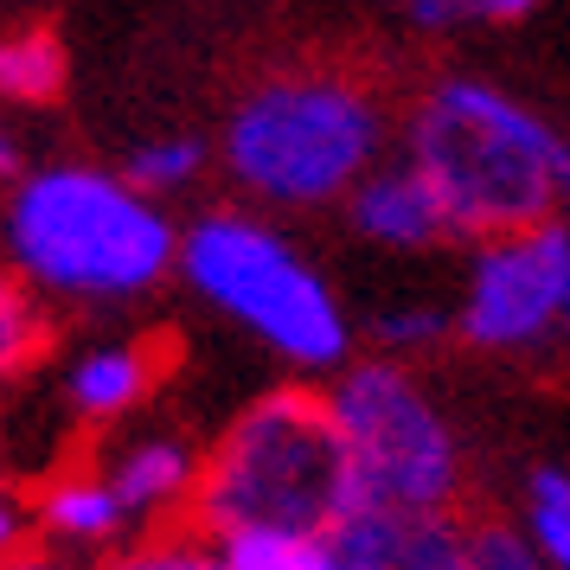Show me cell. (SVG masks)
Segmentation results:
<instances>
[{
    "mask_svg": "<svg viewBox=\"0 0 570 570\" xmlns=\"http://www.w3.org/2000/svg\"><path fill=\"white\" fill-rule=\"evenodd\" d=\"M104 570H225L218 539L199 525H160V532H135L129 544H116Z\"/></svg>",
    "mask_w": 570,
    "mask_h": 570,
    "instance_id": "17",
    "label": "cell"
},
{
    "mask_svg": "<svg viewBox=\"0 0 570 570\" xmlns=\"http://www.w3.org/2000/svg\"><path fill=\"white\" fill-rule=\"evenodd\" d=\"M27 532H32V500L20 488H7V481H0V558H7V551H20Z\"/></svg>",
    "mask_w": 570,
    "mask_h": 570,
    "instance_id": "21",
    "label": "cell"
},
{
    "mask_svg": "<svg viewBox=\"0 0 570 570\" xmlns=\"http://www.w3.org/2000/svg\"><path fill=\"white\" fill-rule=\"evenodd\" d=\"M160 346L155 340H90L71 353L65 365V411L78 416V423H97V430H116V423H129L160 385Z\"/></svg>",
    "mask_w": 570,
    "mask_h": 570,
    "instance_id": "11",
    "label": "cell"
},
{
    "mask_svg": "<svg viewBox=\"0 0 570 570\" xmlns=\"http://www.w3.org/2000/svg\"><path fill=\"white\" fill-rule=\"evenodd\" d=\"M180 276L212 314L295 372H340L353 353V321L334 283L257 212H199L180 232Z\"/></svg>",
    "mask_w": 570,
    "mask_h": 570,
    "instance_id": "5",
    "label": "cell"
},
{
    "mask_svg": "<svg viewBox=\"0 0 570 570\" xmlns=\"http://www.w3.org/2000/svg\"><path fill=\"white\" fill-rule=\"evenodd\" d=\"M468 570H551L513 525H468Z\"/></svg>",
    "mask_w": 570,
    "mask_h": 570,
    "instance_id": "20",
    "label": "cell"
},
{
    "mask_svg": "<svg viewBox=\"0 0 570 570\" xmlns=\"http://www.w3.org/2000/svg\"><path fill=\"white\" fill-rule=\"evenodd\" d=\"M532 7H539V0H468V20H500V27H513Z\"/></svg>",
    "mask_w": 570,
    "mask_h": 570,
    "instance_id": "23",
    "label": "cell"
},
{
    "mask_svg": "<svg viewBox=\"0 0 570 570\" xmlns=\"http://www.w3.org/2000/svg\"><path fill=\"white\" fill-rule=\"evenodd\" d=\"M0 250L46 302L129 308L180 269V225L122 167L58 160L7 180Z\"/></svg>",
    "mask_w": 570,
    "mask_h": 570,
    "instance_id": "1",
    "label": "cell"
},
{
    "mask_svg": "<svg viewBox=\"0 0 570 570\" xmlns=\"http://www.w3.org/2000/svg\"><path fill=\"white\" fill-rule=\"evenodd\" d=\"M564 321H570V269H564Z\"/></svg>",
    "mask_w": 570,
    "mask_h": 570,
    "instance_id": "26",
    "label": "cell"
},
{
    "mask_svg": "<svg viewBox=\"0 0 570 570\" xmlns=\"http://www.w3.org/2000/svg\"><path fill=\"white\" fill-rule=\"evenodd\" d=\"M32 525L46 532L52 551H83V558L135 539L129 513H122V500H116V488H109V474L97 462L46 474L39 493H32Z\"/></svg>",
    "mask_w": 570,
    "mask_h": 570,
    "instance_id": "12",
    "label": "cell"
},
{
    "mask_svg": "<svg viewBox=\"0 0 570 570\" xmlns=\"http://www.w3.org/2000/svg\"><path fill=\"white\" fill-rule=\"evenodd\" d=\"M218 558L225 570H346L334 532H232Z\"/></svg>",
    "mask_w": 570,
    "mask_h": 570,
    "instance_id": "15",
    "label": "cell"
},
{
    "mask_svg": "<svg viewBox=\"0 0 570 570\" xmlns=\"http://www.w3.org/2000/svg\"><path fill=\"white\" fill-rule=\"evenodd\" d=\"M0 180H20V141L7 122H0Z\"/></svg>",
    "mask_w": 570,
    "mask_h": 570,
    "instance_id": "25",
    "label": "cell"
},
{
    "mask_svg": "<svg viewBox=\"0 0 570 570\" xmlns=\"http://www.w3.org/2000/svg\"><path fill=\"white\" fill-rule=\"evenodd\" d=\"M564 269H570V232L558 218L481 237V250L468 263L462 302H455V334L481 353L539 346L564 321Z\"/></svg>",
    "mask_w": 570,
    "mask_h": 570,
    "instance_id": "7",
    "label": "cell"
},
{
    "mask_svg": "<svg viewBox=\"0 0 570 570\" xmlns=\"http://www.w3.org/2000/svg\"><path fill=\"white\" fill-rule=\"evenodd\" d=\"M0 570H71V558L65 551H39V544H20V551L0 558Z\"/></svg>",
    "mask_w": 570,
    "mask_h": 570,
    "instance_id": "22",
    "label": "cell"
},
{
    "mask_svg": "<svg viewBox=\"0 0 570 570\" xmlns=\"http://www.w3.org/2000/svg\"><path fill=\"white\" fill-rule=\"evenodd\" d=\"M449 327H455V314L436 308V302H391L372 321V340H379V353L404 360V353H430Z\"/></svg>",
    "mask_w": 570,
    "mask_h": 570,
    "instance_id": "19",
    "label": "cell"
},
{
    "mask_svg": "<svg viewBox=\"0 0 570 570\" xmlns=\"http://www.w3.org/2000/svg\"><path fill=\"white\" fill-rule=\"evenodd\" d=\"M404 155L436 180L455 237L525 232L570 206V141L500 83H430L411 109Z\"/></svg>",
    "mask_w": 570,
    "mask_h": 570,
    "instance_id": "3",
    "label": "cell"
},
{
    "mask_svg": "<svg viewBox=\"0 0 570 570\" xmlns=\"http://www.w3.org/2000/svg\"><path fill=\"white\" fill-rule=\"evenodd\" d=\"M334 544L346 570H468V525L455 513L353 507L340 513Z\"/></svg>",
    "mask_w": 570,
    "mask_h": 570,
    "instance_id": "10",
    "label": "cell"
},
{
    "mask_svg": "<svg viewBox=\"0 0 570 570\" xmlns=\"http://www.w3.org/2000/svg\"><path fill=\"white\" fill-rule=\"evenodd\" d=\"M346 488L353 507H397V513H455L462 500V442L442 404L423 391L404 360H353L327 385ZM346 507V513H353Z\"/></svg>",
    "mask_w": 570,
    "mask_h": 570,
    "instance_id": "6",
    "label": "cell"
},
{
    "mask_svg": "<svg viewBox=\"0 0 570 570\" xmlns=\"http://www.w3.org/2000/svg\"><path fill=\"white\" fill-rule=\"evenodd\" d=\"M71 78L58 32L46 27H13L0 32V109H46Z\"/></svg>",
    "mask_w": 570,
    "mask_h": 570,
    "instance_id": "13",
    "label": "cell"
},
{
    "mask_svg": "<svg viewBox=\"0 0 570 570\" xmlns=\"http://www.w3.org/2000/svg\"><path fill=\"white\" fill-rule=\"evenodd\" d=\"M353 507L327 391H263L206 449L193 525L212 539L232 532H334Z\"/></svg>",
    "mask_w": 570,
    "mask_h": 570,
    "instance_id": "4",
    "label": "cell"
},
{
    "mask_svg": "<svg viewBox=\"0 0 570 570\" xmlns=\"http://www.w3.org/2000/svg\"><path fill=\"white\" fill-rule=\"evenodd\" d=\"M206 167H212V148L199 135H155V141L129 148V160H122V174L148 199H180V193H193V186L206 180Z\"/></svg>",
    "mask_w": 570,
    "mask_h": 570,
    "instance_id": "16",
    "label": "cell"
},
{
    "mask_svg": "<svg viewBox=\"0 0 570 570\" xmlns=\"http://www.w3.org/2000/svg\"><path fill=\"white\" fill-rule=\"evenodd\" d=\"M346 225L372 244V250H391V257H423L455 237V218L442 206L436 180L404 160H379L353 193H346Z\"/></svg>",
    "mask_w": 570,
    "mask_h": 570,
    "instance_id": "9",
    "label": "cell"
},
{
    "mask_svg": "<svg viewBox=\"0 0 570 570\" xmlns=\"http://www.w3.org/2000/svg\"><path fill=\"white\" fill-rule=\"evenodd\" d=\"M46 295L20 276V269H7L0 263V385L7 379H27L32 365L46 360Z\"/></svg>",
    "mask_w": 570,
    "mask_h": 570,
    "instance_id": "14",
    "label": "cell"
},
{
    "mask_svg": "<svg viewBox=\"0 0 570 570\" xmlns=\"http://www.w3.org/2000/svg\"><path fill=\"white\" fill-rule=\"evenodd\" d=\"M423 27H449V20H468V0H404Z\"/></svg>",
    "mask_w": 570,
    "mask_h": 570,
    "instance_id": "24",
    "label": "cell"
},
{
    "mask_svg": "<svg viewBox=\"0 0 570 570\" xmlns=\"http://www.w3.org/2000/svg\"><path fill=\"white\" fill-rule=\"evenodd\" d=\"M532 551L551 570H570V474L564 468H539L525 481V525H519Z\"/></svg>",
    "mask_w": 570,
    "mask_h": 570,
    "instance_id": "18",
    "label": "cell"
},
{
    "mask_svg": "<svg viewBox=\"0 0 570 570\" xmlns=\"http://www.w3.org/2000/svg\"><path fill=\"white\" fill-rule=\"evenodd\" d=\"M385 104L360 71L295 65L257 78L225 116L218 160L244 199L269 212L340 206L385 155Z\"/></svg>",
    "mask_w": 570,
    "mask_h": 570,
    "instance_id": "2",
    "label": "cell"
},
{
    "mask_svg": "<svg viewBox=\"0 0 570 570\" xmlns=\"http://www.w3.org/2000/svg\"><path fill=\"white\" fill-rule=\"evenodd\" d=\"M97 468L109 474L135 532H160V525H180V513H193L206 449H193L180 430H135L109 442Z\"/></svg>",
    "mask_w": 570,
    "mask_h": 570,
    "instance_id": "8",
    "label": "cell"
}]
</instances>
